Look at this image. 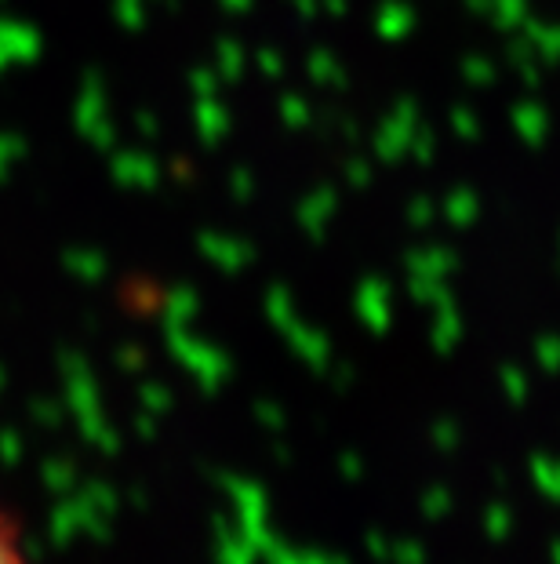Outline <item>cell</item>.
<instances>
[{"instance_id":"1","label":"cell","mask_w":560,"mask_h":564,"mask_svg":"<svg viewBox=\"0 0 560 564\" xmlns=\"http://www.w3.org/2000/svg\"><path fill=\"white\" fill-rule=\"evenodd\" d=\"M0 564H33L30 543L22 535L19 517L11 514V506L0 503Z\"/></svg>"},{"instance_id":"2","label":"cell","mask_w":560,"mask_h":564,"mask_svg":"<svg viewBox=\"0 0 560 564\" xmlns=\"http://www.w3.org/2000/svg\"><path fill=\"white\" fill-rule=\"evenodd\" d=\"M528 474H531V484L539 488L542 499L560 503V455H542V452L531 455Z\"/></svg>"},{"instance_id":"3","label":"cell","mask_w":560,"mask_h":564,"mask_svg":"<svg viewBox=\"0 0 560 564\" xmlns=\"http://www.w3.org/2000/svg\"><path fill=\"white\" fill-rule=\"evenodd\" d=\"M451 510H455V495H451L448 484H430V488L419 495V514L426 517V521H444Z\"/></svg>"},{"instance_id":"4","label":"cell","mask_w":560,"mask_h":564,"mask_svg":"<svg viewBox=\"0 0 560 564\" xmlns=\"http://www.w3.org/2000/svg\"><path fill=\"white\" fill-rule=\"evenodd\" d=\"M480 524H484V535H488L491 543H506L513 535V510L506 503H488Z\"/></svg>"},{"instance_id":"5","label":"cell","mask_w":560,"mask_h":564,"mask_svg":"<svg viewBox=\"0 0 560 564\" xmlns=\"http://www.w3.org/2000/svg\"><path fill=\"white\" fill-rule=\"evenodd\" d=\"M430 561V550L419 539H390V557L386 564H426Z\"/></svg>"},{"instance_id":"6","label":"cell","mask_w":560,"mask_h":564,"mask_svg":"<svg viewBox=\"0 0 560 564\" xmlns=\"http://www.w3.org/2000/svg\"><path fill=\"white\" fill-rule=\"evenodd\" d=\"M433 444H437V448H440V452H444V455H448V452H455V448H459V444H462V430H459V426H455V423H448V419H444V423H437V426H433Z\"/></svg>"},{"instance_id":"7","label":"cell","mask_w":560,"mask_h":564,"mask_svg":"<svg viewBox=\"0 0 560 564\" xmlns=\"http://www.w3.org/2000/svg\"><path fill=\"white\" fill-rule=\"evenodd\" d=\"M339 474L346 484H357L360 477H364V459H360L357 452H342L339 455Z\"/></svg>"},{"instance_id":"8","label":"cell","mask_w":560,"mask_h":564,"mask_svg":"<svg viewBox=\"0 0 560 564\" xmlns=\"http://www.w3.org/2000/svg\"><path fill=\"white\" fill-rule=\"evenodd\" d=\"M302 564H353L346 554H331V550H320V546H310V550H299Z\"/></svg>"},{"instance_id":"9","label":"cell","mask_w":560,"mask_h":564,"mask_svg":"<svg viewBox=\"0 0 560 564\" xmlns=\"http://www.w3.org/2000/svg\"><path fill=\"white\" fill-rule=\"evenodd\" d=\"M364 550H368L375 561L386 564V557H390V539H386L382 532H368V535H364Z\"/></svg>"},{"instance_id":"10","label":"cell","mask_w":560,"mask_h":564,"mask_svg":"<svg viewBox=\"0 0 560 564\" xmlns=\"http://www.w3.org/2000/svg\"><path fill=\"white\" fill-rule=\"evenodd\" d=\"M273 564H302V554H299V550H288V546H277Z\"/></svg>"},{"instance_id":"11","label":"cell","mask_w":560,"mask_h":564,"mask_svg":"<svg viewBox=\"0 0 560 564\" xmlns=\"http://www.w3.org/2000/svg\"><path fill=\"white\" fill-rule=\"evenodd\" d=\"M550 557H553V564H560V539H557V543L550 546Z\"/></svg>"}]
</instances>
